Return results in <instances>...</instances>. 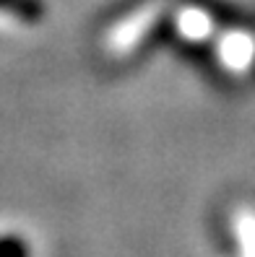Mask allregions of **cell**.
I'll return each instance as SVG.
<instances>
[{
	"label": "cell",
	"instance_id": "obj_1",
	"mask_svg": "<svg viewBox=\"0 0 255 257\" xmlns=\"http://www.w3.org/2000/svg\"><path fill=\"white\" fill-rule=\"evenodd\" d=\"M172 32V11L164 8L161 3H148L141 6L138 11H133L125 21H120L112 32V47L117 55L138 57L141 52L146 55L154 44L161 42V37Z\"/></svg>",
	"mask_w": 255,
	"mask_h": 257
},
{
	"label": "cell",
	"instance_id": "obj_2",
	"mask_svg": "<svg viewBox=\"0 0 255 257\" xmlns=\"http://www.w3.org/2000/svg\"><path fill=\"white\" fill-rule=\"evenodd\" d=\"M216 65L234 81L255 75V34L242 26H227L211 44Z\"/></svg>",
	"mask_w": 255,
	"mask_h": 257
},
{
	"label": "cell",
	"instance_id": "obj_3",
	"mask_svg": "<svg viewBox=\"0 0 255 257\" xmlns=\"http://www.w3.org/2000/svg\"><path fill=\"white\" fill-rule=\"evenodd\" d=\"M172 34L180 44L193 50L211 47L216 42L219 32V16L201 3H185L177 11H172Z\"/></svg>",
	"mask_w": 255,
	"mask_h": 257
},
{
	"label": "cell",
	"instance_id": "obj_4",
	"mask_svg": "<svg viewBox=\"0 0 255 257\" xmlns=\"http://www.w3.org/2000/svg\"><path fill=\"white\" fill-rule=\"evenodd\" d=\"M0 13H11L24 24H37L44 16L42 0H0Z\"/></svg>",
	"mask_w": 255,
	"mask_h": 257
},
{
	"label": "cell",
	"instance_id": "obj_5",
	"mask_svg": "<svg viewBox=\"0 0 255 257\" xmlns=\"http://www.w3.org/2000/svg\"><path fill=\"white\" fill-rule=\"evenodd\" d=\"M0 257H32V244L21 234H0Z\"/></svg>",
	"mask_w": 255,
	"mask_h": 257
}]
</instances>
